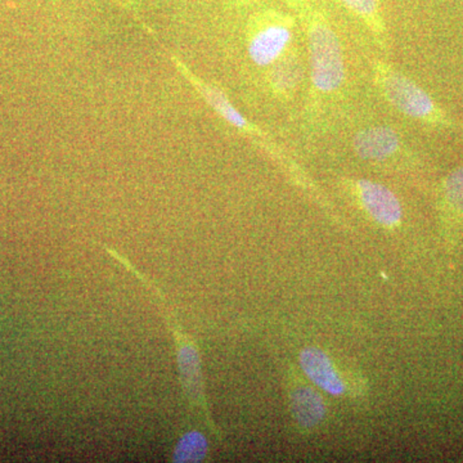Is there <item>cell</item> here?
<instances>
[{"label": "cell", "mask_w": 463, "mask_h": 463, "mask_svg": "<svg viewBox=\"0 0 463 463\" xmlns=\"http://www.w3.org/2000/svg\"><path fill=\"white\" fill-rule=\"evenodd\" d=\"M297 17L307 50V87L301 112V130L316 139L330 130L340 111L346 88L343 42L322 0H283Z\"/></svg>", "instance_id": "1"}, {"label": "cell", "mask_w": 463, "mask_h": 463, "mask_svg": "<svg viewBox=\"0 0 463 463\" xmlns=\"http://www.w3.org/2000/svg\"><path fill=\"white\" fill-rule=\"evenodd\" d=\"M172 61L176 69H178V71L181 72L183 78L191 84V87L200 94L201 99L205 100L206 105L222 120L230 124L233 129L242 134L243 137H246L254 145L259 146V148L263 149L265 154L272 158L274 163L279 166V169L286 174L289 181L294 183L301 191L306 192L307 196L312 197L328 214H334L331 203L326 200L325 194L317 187L309 174L303 169V166L295 160L294 156L288 151H286L269 133L265 132L263 128L252 123L248 116L243 115L233 105L227 93L222 88H219L218 85L201 78L196 72L192 71L190 67L185 65L184 62H182L179 58L174 56Z\"/></svg>", "instance_id": "2"}, {"label": "cell", "mask_w": 463, "mask_h": 463, "mask_svg": "<svg viewBox=\"0 0 463 463\" xmlns=\"http://www.w3.org/2000/svg\"><path fill=\"white\" fill-rule=\"evenodd\" d=\"M374 90L390 108L416 123L463 133V124L441 108L422 85L383 58L370 62Z\"/></svg>", "instance_id": "3"}, {"label": "cell", "mask_w": 463, "mask_h": 463, "mask_svg": "<svg viewBox=\"0 0 463 463\" xmlns=\"http://www.w3.org/2000/svg\"><path fill=\"white\" fill-rule=\"evenodd\" d=\"M298 27L292 12L274 7L250 14L245 27L246 50L251 62L268 69L294 45Z\"/></svg>", "instance_id": "4"}, {"label": "cell", "mask_w": 463, "mask_h": 463, "mask_svg": "<svg viewBox=\"0 0 463 463\" xmlns=\"http://www.w3.org/2000/svg\"><path fill=\"white\" fill-rule=\"evenodd\" d=\"M350 147L359 160L386 170L412 169L417 157L413 149L392 125L364 121L350 133Z\"/></svg>", "instance_id": "5"}, {"label": "cell", "mask_w": 463, "mask_h": 463, "mask_svg": "<svg viewBox=\"0 0 463 463\" xmlns=\"http://www.w3.org/2000/svg\"><path fill=\"white\" fill-rule=\"evenodd\" d=\"M339 187L356 209L381 230L394 232L403 224L404 207L388 185L373 179L341 176Z\"/></svg>", "instance_id": "6"}, {"label": "cell", "mask_w": 463, "mask_h": 463, "mask_svg": "<svg viewBox=\"0 0 463 463\" xmlns=\"http://www.w3.org/2000/svg\"><path fill=\"white\" fill-rule=\"evenodd\" d=\"M435 207L441 237L450 249L463 240V165L438 183Z\"/></svg>", "instance_id": "7"}, {"label": "cell", "mask_w": 463, "mask_h": 463, "mask_svg": "<svg viewBox=\"0 0 463 463\" xmlns=\"http://www.w3.org/2000/svg\"><path fill=\"white\" fill-rule=\"evenodd\" d=\"M298 364L312 385L326 394L336 398L350 394V380L346 373L319 347H304L298 355Z\"/></svg>", "instance_id": "8"}, {"label": "cell", "mask_w": 463, "mask_h": 463, "mask_svg": "<svg viewBox=\"0 0 463 463\" xmlns=\"http://www.w3.org/2000/svg\"><path fill=\"white\" fill-rule=\"evenodd\" d=\"M307 67L297 45L267 69L265 85L270 96L281 103L291 102L306 80Z\"/></svg>", "instance_id": "9"}, {"label": "cell", "mask_w": 463, "mask_h": 463, "mask_svg": "<svg viewBox=\"0 0 463 463\" xmlns=\"http://www.w3.org/2000/svg\"><path fill=\"white\" fill-rule=\"evenodd\" d=\"M288 405L292 419L304 431L316 430L327 417V403L319 389L307 385L300 377L289 383Z\"/></svg>", "instance_id": "10"}, {"label": "cell", "mask_w": 463, "mask_h": 463, "mask_svg": "<svg viewBox=\"0 0 463 463\" xmlns=\"http://www.w3.org/2000/svg\"><path fill=\"white\" fill-rule=\"evenodd\" d=\"M371 33L381 50H389V29L381 0H336Z\"/></svg>", "instance_id": "11"}, {"label": "cell", "mask_w": 463, "mask_h": 463, "mask_svg": "<svg viewBox=\"0 0 463 463\" xmlns=\"http://www.w3.org/2000/svg\"><path fill=\"white\" fill-rule=\"evenodd\" d=\"M207 440L199 431L185 434L175 449L176 462H199L207 456Z\"/></svg>", "instance_id": "12"}, {"label": "cell", "mask_w": 463, "mask_h": 463, "mask_svg": "<svg viewBox=\"0 0 463 463\" xmlns=\"http://www.w3.org/2000/svg\"><path fill=\"white\" fill-rule=\"evenodd\" d=\"M260 0H225V8L230 11H243L257 5Z\"/></svg>", "instance_id": "13"}, {"label": "cell", "mask_w": 463, "mask_h": 463, "mask_svg": "<svg viewBox=\"0 0 463 463\" xmlns=\"http://www.w3.org/2000/svg\"><path fill=\"white\" fill-rule=\"evenodd\" d=\"M115 2L118 3V5H120L121 7L127 8L128 11L133 12L132 7H130V5H128L127 0H115Z\"/></svg>", "instance_id": "14"}]
</instances>
